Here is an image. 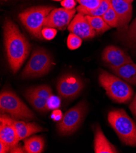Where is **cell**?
<instances>
[{
	"mask_svg": "<svg viewBox=\"0 0 136 153\" xmlns=\"http://www.w3.org/2000/svg\"><path fill=\"white\" fill-rule=\"evenodd\" d=\"M111 4L118 17V27L120 29H125L132 17V3L126 0H111Z\"/></svg>",
	"mask_w": 136,
	"mask_h": 153,
	"instance_id": "13",
	"label": "cell"
},
{
	"mask_svg": "<svg viewBox=\"0 0 136 153\" xmlns=\"http://www.w3.org/2000/svg\"><path fill=\"white\" fill-rule=\"evenodd\" d=\"M62 117H63V115L61 111L58 109L53 110V113L51 114V118L53 120L56 121H60L62 120Z\"/></svg>",
	"mask_w": 136,
	"mask_h": 153,
	"instance_id": "29",
	"label": "cell"
},
{
	"mask_svg": "<svg viewBox=\"0 0 136 153\" xmlns=\"http://www.w3.org/2000/svg\"><path fill=\"white\" fill-rule=\"evenodd\" d=\"M108 120L122 143L136 147V124L123 109L110 111Z\"/></svg>",
	"mask_w": 136,
	"mask_h": 153,
	"instance_id": "2",
	"label": "cell"
},
{
	"mask_svg": "<svg viewBox=\"0 0 136 153\" xmlns=\"http://www.w3.org/2000/svg\"><path fill=\"white\" fill-rule=\"evenodd\" d=\"M9 152L11 153H24L26 152L24 146L22 147L20 145H19V143L16 145H15L12 148H11Z\"/></svg>",
	"mask_w": 136,
	"mask_h": 153,
	"instance_id": "30",
	"label": "cell"
},
{
	"mask_svg": "<svg viewBox=\"0 0 136 153\" xmlns=\"http://www.w3.org/2000/svg\"><path fill=\"white\" fill-rule=\"evenodd\" d=\"M28 90L38 97L46 100L47 101L51 96L53 95L52 89L50 86L47 85H41L36 87H32L29 88Z\"/></svg>",
	"mask_w": 136,
	"mask_h": 153,
	"instance_id": "22",
	"label": "cell"
},
{
	"mask_svg": "<svg viewBox=\"0 0 136 153\" xmlns=\"http://www.w3.org/2000/svg\"><path fill=\"white\" fill-rule=\"evenodd\" d=\"M112 71L128 83L136 85V64L130 62L117 68H111Z\"/></svg>",
	"mask_w": 136,
	"mask_h": 153,
	"instance_id": "16",
	"label": "cell"
},
{
	"mask_svg": "<svg viewBox=\"0 0 136 153\" xmlns=\"http://www.w3.org/2000/svg\"><path fill=\"white\" fill-rule=\"evenodd\" d=\"M129 109L131 111L135 118L136 119V94L129 105Z\"/></svg>",
	"mask_w": 136,
	"mask_h": 153,
	"instance_id": "32",
	"label": "cell"
},
{
	"mask_svg": "<svg viewBox=\"0 0 136 153\" xmlns=\"http://www.w3.org/2000/svg\"><path fill=\"white\" fill-rule=\"evenodd\" d=\"M98 79L107 95L115 102L126 103L132 99L134 94L132 88L122 79L101 70Z\"/></svg>",
	"mask_w": 136,
	"mask_h": 153,
	"instance_id": "3",
	"label": "cell"
},
{
	"mask_svg": "<svg viewBox=\"0 0 136 153\" xmlns=\"http://www.w3.org/2000/svg\"><path fill=\"white\" fill-rule=\"evenodd\" d=\"M94 151L95 153L118 152L115 147L109 142L98 125L95 127V130Z\"/></svg>",
	"mask_w": 136,
	"mask_h": 153,
	"instance_id": "14",
	"label": "cell"
},
{
	"mask_svg": "<svg viewBox=\"0 0 136 153\" xmlns=\"http://www.w3.org/2000/svg\"><path fill=\"white\" fill-rule=\"evenodd\" d=\"M87 109L86 102L82 101L67 111L62 120L58 121L59 133L62 135H69L76 132L83 122Z\"/></svg>",
	"mask_w": 136,
	"mask_h": 153,
	"instance_id": "7",
	"label": "cell"
},
{
	"mask_svg": "<svg viewBox=\"0 0 136 153\" xmlns=\"http://www.w3.org/2000/svg\"><path fill=\"white\" fill-rule=\"evenodd\" d=\"M13 125L20 140L25 139L30 135L43 131V129L37 123H26L24 120L13 119Z\"/></svg>",
	"mask_w": 136,
	"mask_h": 153,
	"instance_id": "15",
	"label": "cell"
},
{
	"mask_svg": "<svg viewBox=\"0 0 136 153\" xmlns=\"http://www.w3.org/2000/svg\"><path fill=\"white\" fill-rule=\"evenodd\" d=\"M102 17L111 27H118L119 20L118 15L115 12L111 3L109 5L108 9L104 13Z\"/></svg>",
	"mask_w": 136,
	"mask_h": 153,
	"instance_id": "23",
	"label": "cell"
},
{
	"mask_svg": "<svg viewBox=\"0 0 136 153\" xmlns=\"http://www.w3.org/2000/svg\"><path fill=\"white\" fill-rule=\"evenodd\" d=\"M85 16L89 24L95 30L97 34H103L111 28L104 20L102 17L88 16V15H85Z\"/></svg>",
	"mask_w": 136,
	"mask_h": 153,
	"instance_id": "21",
	"label": "cell"
},
{
	"mask_svg": "<svg viewBox=\"0 0 136 153\" xmlns=\"http://www.w3.org/2000/svg\"><path fill=\"white\" fill-rule=\"evenodd\" d=\"M68 30L70 33L77 35L82 39H92L97 34L95 30L89 24L85 15L79 12L68 25Z\"/></svg>",
	"mask_w": 136,
	"mask_h": 153,
	"instance_id": "11",
	"label": "cell"
},
{
	"mask_svg": "<svg viewBox=\"0 0 136 153\" xmlns=\"http://www.w3.org/2000/svg\"><path fill=\"white\" fill-rule=\"evenodd\" d=\"M11 147L9 146L7 144L3 142L2 140H0V152L1 153H6L9 152Z\"/></svg>",
	"mask_w": 136,
	"mask_h": 153,
	"instance_id": "31",
	"label": "cell"
},
{
	"mask_svg": "<svg viewBox=\"0 0 136 153\" xmlns=\"http://www.w3.org/2000/svg\"><path fill=\"white\" fill-rule=\"evenodd\" d=\"M82 43V40L77 35L70 33L67 38V47L71 50H74L79 48Z\"/></svg>",
	"mask_w": 136,
	"mask_h": 153,
	"instance_id": "24",
	"label": "cell"
},
{
	"mask_svg": "<svg viewBox=\"0 0 136 153\" xmlns=\"http://www.w3.org/2000/svg\"><path fill=\"white\" fill-rule=\"evenodd\" d=\"M77 9H68L64 7L54 9L47 17L43 27L57 28L64 30L71 23Z\"/></svg>",
	"mask_w": 136,
	"mask_h": 153,
	"instance_id": "9",
	"label": "cell"
},
{
	"mask_svg": "<svg viewBox=\"0 0 136 153\" xmlns=\"http://www.w3.org/2000/svg\"><path fill=\"white\" fill-rule=\"evenodd\" d=\"M121 40L128 47L136 50V18L123 34L121 35Z\"/></svg>",
	"mask_w": 136,
	"mask_h": 153,
	"instance_id": "19",
	"label": "cell"
},
{
	"mask_svg": "<svg viewBox=\"0 0 136 153\" xmlns=\"http://www.w3.org/2000/svg\"><path fill=\"white\" fill-rule=\"evenodd\" d=\"M25 97L36 111L40 112H46L49 111L47 106V101L38 97L29 91L28 88L25 91Z\"/></svg>",
	"mask_w": 136,
	"mask_h": 153,
	"instance_id": "18",
	"label": "cell"
},
{
	"mask_svg": "<svg viewBox=\"0 0 136 153\" xmlns=\"http://www.w3.org/2000/svg\"><path fill=\"white\" fill-rule=\"evenodd\" d=\"M126 1H128V2L132 3V2L134 1V0H126Z\"/></svg>",
	"mask_w": 136,
	"mask_h": 153,
	"instance_id": "33",
	"label": "cell"
},
{
	"mask_svg": "<svg viewBox=\"0 0 136 153\" xmlns=\"http://www.w3.org/2000/svg\"><path fill=\"white\" fill-rule=\"evenodd\" d=\"M54 8L49 6H36L19 13V17L27 31L34 37L44 39L42 34L45 19Z\"/></svg>",
	"mask_w": 136,
	"mask_h": 153,
	"instance_id": "5",
	"label": "cell"
},
{
	"mask_svg": "<svg viewBox=\"0 0 136 153\" xmlns=\"http://www.w3.org/2000/svg\"><path fill=\"white\" fill-rule=\"evenodd\" d=\"M101 59L110 69L117 68L125 64L132 62L131 57L126 53L113 45L105 48L102 53Z\"/></svg>",
	"mask_w": 136,
	"mask_h": 153,
	"instance_id": "10",
	"label": "cell"
},
{
	"mask_svg": "<svg viewBox=\"0 0 136 153\" xmlns=\"http://www.w3.org/2000/svg\"><path fill=\"white\" fill-rule=\"evenodd\" d=\"M81 6L84 8L92 10L97 8L102 2L103 0H77Z\"/></svg>",
	"mask_w": 136,
	"mask_h": 153,
	"instance_id": "25",
	"label": "cell"
},
{
	"mask_svg": "<svg viewBox=\"0 0 136 153\" xmlns=\"http://www.w3.org/2000/svg\"><path fill=\"white\" fill-rule=\"evenodd\" d=\"M3 37L9 67L13 73H16L27 57L31 45L17 25L9 19L4 23Z\"/></svg>",
	"mask_w": 136,
	"mask_h": 153,
	"instance_id": "1",
	"label": "cell"
},
{
	"mask_svg": "<svg viewBox=\"0 0 136 153\" xmlns=\"http://www.w3.org/2000/svg\"><path fill=\"white\" fill-rule=\"evenodd\" d=\"M61 5L64 8L73 9L76 6L77 3L75 0H62L61 1Z\"/></svg>",
	"mask_w": 136,
	"mask_h": 153,
	"instance_id": "28",
	"label": "cell"
},
{
	"mask_svg": "<svg viewBox=\"0 0 136 153\" xmlns=\"http://www.w3.org/2000/svg\"><path fill=\"white\" fill-rule=\"evenodd\" d=\"M111 3V0H103L100 5L95 9L88 10L80 5L77 7V10L79 13H81L85 15L102 17L104 13L108 9Z\"/></svg>",
	"mask_w": 136,
	"mask_h": 153,
	"instance_id": "20",
	"label": "cell"
},
{
	"mask_svg": "<svg viewBox=\"0 0 136 153\" xmlns=\"http://www.w3.org/2000/svg\"><path fill=\"white\" fill-rule=\"evenodd\" d=\"M3 1H6V0H3Z\"/></svg>",
	"mask_w": 136,
	"mask_h": 153,
	"instance_id": "35",
	"label": "cell"
},
{
	"mask_svg": "<svg viewBox=\"0 0 136 153\" xmlns=\"http://www.w3.org/2000/svg\"><path fill=\"white\" fill-rule=\"evenodd\" d=\"M0 112L15 120L30 121L36 118L34 113L13 91L3 90L0 94Z\"/></svg>",
	"mask_w": 136,
	"mask_h": 153,
	"instance_id": "4",
	"label": "cell"
},
{
	"mask_svg": "<svg viewBox=\"0 0 136 153\" xmlns=\"http://www.w3.org/2000/svg\"><path fill=\"white\" fill-rule=\"evenodd\" d=\"M84 87L81 78L73 74H65L60 78L57 84V91L60 97L71 100L80 95Z\"/></svg>",
	"mask_w": 136,
	"mask_h": 153,
	"instance_id": "8",
	"label": "cell"
},
{
	"mask_svg": "<svg viewBox=\"0 0 136 153\" xmlns=\"http://www.w3.org/2000/svg\"><path fill=\"white\" fill-rule=\"evenodd\" d=\"M57 33V32L56 28L53 27H45L42 30V34L43 39L48 40H51L53 39L56 37Z\"/></svg>",
	"mask_w": 136,
	"mask_h": 153,
	"instance_id": "26",
	"label": "cell"
},
{
	"mask_svg": "<svg viewBox=\"0 0 136 153\" xmlns=\"http://www.w3.org/2000/svg\"><path fill=\"white\" fill-rule=\"evenodd\" d=\"M61 101L59 97L52 95L47 100V106L49 110H56L59 108Z\"/></svg>",
	"mask_w": 136,
	"mask_h": 153,
	"instance_id": "27",
	"label": "cell"
},
{
	"mask_svg": "<svg viewBox=\"0 0 136 153\" xmlns=\"http://www.w3.org/2000/svg\"><path fill=\"white\" fill-rule=\"evenodd\" d=\"M53 65L50 54L43 48H36L23 70L22 77L23 79L42 77L50 71Z\"/></svg>",
	"mask_w": 136,
	"mask_h": 153,
	"instance_id": "6",
	"label": "cell"
},
{
	"mask_svg": "<svg viewBox=\"0 0 136 153\" xmlns=\"http://www.w3.org/2000/svg\"><path fill=\"white\" fill-rule=\"evenodd\" d=\"M45 146V141L41 136H33L24 141V148L28 153H41Z\"/></svg>",
	"mask_w": 136,
	"mask_h": 153,
	"instance_id": "17",
	"label": "cell"
},
{
	"mask_svg": "<svg viewBox=\"0 0 136 153\" xmlns=\"http://www.w3.org/2000/svg\"><path fill=\"white\" fill-rule=\"evenodd\" d=\"M0 140H2L11 148L17 145L20 141L13 125V118L6 114H1Z\"/></svg>",
	"mask_w": 136,
	"mask_h": 153,
	"instance_id": "12",
	"label": "cell"
},
{
	"mask_svg": "<svg viewBox=\"0 0 136 153\" xmlns=\"http://www.w3.org/2000/svg\"><path fill=\"white\" fill-rule=\"evenodd\" d=\"M54 1H62V0H54Z\"/></svg>",
	"mask_w": 136,
	"mask_h": 153,
	"instance_id": "34",
	"label": "cell"
}]
</instances>
